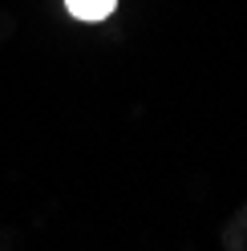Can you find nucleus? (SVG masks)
Returning a JSON list of instances; mask_svg holds the SVG:
<instances>
[{"mask_svg": "<svg viewBox=\"0 0 247 251\" xmlns=\"http://www.w3.org/2000/svg\"><path fill=\"white\" fill-rule=\"evenodd\" d=\"M65 4H69V12L77 21H105L118 0H65Z\"/></svg>", "mask_w": 247, "mask_h": 251, "instance_id": "nucleus-1", "label": "nucleus"}]
</instances>
